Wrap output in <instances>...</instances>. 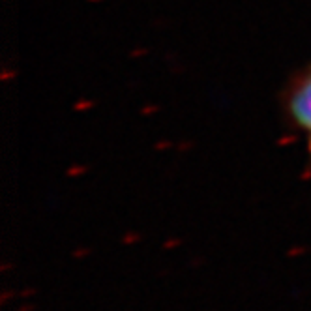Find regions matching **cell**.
I'll use <instances>...</instances> for the list:
<instances>
[{
    "label": "cell",
    "mask_w": 311,
    "mask_h": 311,
    "mask_svg": "<svg viewBox=\"0 0 311 311\" xmlns=\"http://www.w3.org/2000/svg\"><path fill=\"white\" fill-rule=\"evenodd\" d=\"M289 113L307 135L311 148V69L294 83L287 99Z\"/></svg>",
    "instance_id": "6da1fadb"
}]
</instances>
